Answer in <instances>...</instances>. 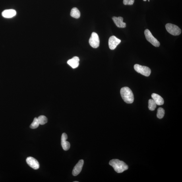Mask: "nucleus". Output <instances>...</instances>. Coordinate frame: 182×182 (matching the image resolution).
<instances>
[{
	"label": "nucleus",
	"mask_w": 182,
	"mask_h": 182,
	"mask_svg": "<svg viewBox=\"0 0 182 182\" xmlns=\"http://www.w3.org/2000/svg\"><path fill=\"white\" fill-rule=\"evenodd\" d=\"M109 164L118 173L123 172L128 169V165L125 163L118 159H113L110 161Z\"/></svg>",
	"instance_id": "obj_1"
},
{
	"label": "nucleus",
	"mask_w": 182,
	"mask_h": 182,
	"mask_svg": "<svg viewBox=\"0 0 182 182\" xmlns=\"http://www.w3.org/2000/svg\"><path fill=\"white\" fill-rule=\"evenodd\" d=\"M38 121L40 125H44L47 123V118L44 115H41L38 118Z\"/></svg>",
	"instance_id": "obj_18"
},
{
	"label": "nucleus",
	"mask_w": 182,
	"mask_h": 182,
	"mask_svg": "<svg viewBox=\"0 0 182 182\" xmlns=\"http://www.w3.org/2000/svg\"><path fill=\"white\" fill-rule=\"evenodd\" d=\"M156 104L153 99H150L148 101V108L150 110L154 111L156 109Z\"/></svg>",
	"instance_id": "obj_16"
},
{
	"label": "nucleus",
	"mask_w": 182,
	"mask_h": 182,
	"mask_svg": "<svg viewBox=\"0 0 182 182\" xmlns=\"http://www.w3.org/2000/svg\"><path fill=\"white\" fill-rule=\"evenodd\" d=\"M165 27L167 32L173 36H179L181 32V29L174 24L168 23L166 24Z\"/></svg>",
	"instance_id": "obj_3"
},
{
	"label": "nucleus",
	"mask_w": 182,
	"mask_h": 182,
	"mask_svg": "<svg viewBox=\"0 0 182 182\" xmlns=\"http://www.w3.org/2000/svg\"><path fill=\"white\" fill-rule=\"evenodd\" d=\"M16 12L13 9H9L4 10L2 12V15L3 17L7 18H11L15 16Z\"/></svg>",
	"instance_id": "obj_13"
},
{
	"label": "nucleus",
	"mask_w": 182,
	"mask_h": 182,
	"mask_svg": "<svg viewBox=\"0 0 182 182\" xmlns=\"http://www.w3.org/2000/svg\"><path fill=\"white\" fill-rule=\"evenodd\" d=\"M144 34L145 35L146 40L151 44L156 47L160 46V43L155 38L154 36H153L149 30L146 29L145 30Z\"/></svg>",
	"instance_id": "obj_5"
},
{
	"label": "nucleus",
	"mask_w": 182,
	"mask_h": 182,
	"mask_svg": "<svg viewBox=\"0 0 182 182\" xmlns=\"http://www.w3.org/2000/svg\"><path fill=\"white\" fill-rule=\"evenodd\" d=\"M70 15L72 17L78 19L80 17V12L77 8H74L71 10Z\"/></svg>",
	"instance_id": "obj_15"
},
{
	"label": "nucleus",
	"mask_w": 182,
	"mask_h": 182,
	"mask_svg": "<svg viewBox=\"0 0 182 182\" xmlns=\"http://www.w3.org/2000/svg\"><path fill=\"white\" fill-rule=\"evenodd\" d=\"M134 68L138 73L146 77L150 76L151 73V71L150 68L146 66L135 64L134 66Z\"/></svg>",
	"instance_id": "obj_4"
},
{
	"label": "nucleus",
	"mask_w": 182,
	"mask_h": 182,
	"mask_svg": "<svg viewBox=\"0 0 182 182\" xmlns=\"http://www.w3.org/2000/svg\"><path fill=\"white\" fill-rule=\"evenodd\" d=\"M134 0H123V3L125 5H132L134 3Z\"/></svg>",
	"instance_id": "obj_20"
},
{
	"label": "nucleus",
	"mask_w": 182,
	"mask_h": 182,
	"mask_svg": "<svg viewBox=\"0 0 182 182\" xmlns=\"http://www.w3.org/2000/svg\"><path fill=\"white\" fill-rule=\"evenodd\" d=\"M74 182H78V181H74Z\"/></svg>",
	"instance_id": "obj_21"
},
{
	"label": "nucleus",
	"mask_w": 182,
	"mask_h": 182,
	"mask_svg": "<svg viewBox=\"0 0 182 182\" xmlns=\"http://www.w3.org/2000/svg\"><path fill=\"white\" fill-rule=\"evenodd\" d=\"M121 94L122 98L125 102L128 104H132L134 101V96L133 92L127 87L121 88Z\"/></svg>",
	"instance_id": "obj_2"
},
{
	"label": "nucleus",
	"mask_w": 182,
	"mask_h": 182,
	"mask_svg": "<svg viewBox=\"0 0 182 182\" xmlns=\"http://www.w3.org/2000/svg\"><path fill=\"white\" fill-rule=\"evenodd\" d=\"M116 25L119 28H123L126 27V24L123 22V18L121 17H113L112 18Z\"/></svg>",
	"instance_id": "obj_11"
},
{
	"label": "nucleus",
	"mask_w": 182,
	"mask_h": 182,
	"mask_svg": "<svg viewBox=\"0 0 182 182\" xmlns=\"http://www.w3.org/2000/svg\"><path fill=\"white\" fill-rule=\"evenodd\" d=\"M144 1H146L147 0H143Z\"/></svg>",
	"instance_id": "obj_22"
},
{
	"label": "nucleus",
	"mask_w": 182,
	"mask_h": 182,
	"mask_svg": "<svg viewBox=\"0 0 182 182\" xmlns=\"http://www.w3.org/2000/svg\"><path fill=\"white\" fill-rule=\"evenodd\" d=\"M68 139L67 134L65 133L62 134L61 138V144L63 150L65 151L69 150L70 147V144L69 142L66 141Z\"/></svg>",
	"instance_id": "obj_10"
},
{
	"label": "nucleus",
	"mask_w": 182,
	"mask_h": 182,
	"mask_svg": "<svg viewBox=\"0 0 182 182\" xmlns=\"http://www.w3.org/2000/svg\"><path fill=\"white\" fill-rule=\"evenodd\" d=\"M40 123H39L38 120L37 118H35L32 123L31 124L30 127L32 129H36L38 128Z\"/></svg>",
	"instance_id": "obj_19"
},
{
	"label": "nucleus",
	"mask_w": 182,
	"mask_h": 182,
	"mask_svg": "<svg viewBox=\"0 0 182 182\" xmlns=\"http://www.w3.org/2000/svg\"><path fill=\"white\" fill-rule=\"evenodd\" d=\"M84 164V161L81 160L74 167L72 171V174L74 176L78 175L81 172Z\"/></svg>",
	"instance_id": "obj_9"
},
{
	"label": "nucleus",
	"mask_w": 182,
	"mask_h": 182,
	"mask_svg": "<svg viewBox=\"0 0 182 182\" xmlns=\"http://www.w3.org/2000/svg\"><path fill=\"white\" fill-rule=\"evenodd\" d=\"M79 58L77 57H75L70 59L67 61V63L73 69H75L77 68L79 65Z\"/></svg>",
	"instance_id": "obj_12"
},
{
	"label": "nucleus",
	"mask_w": 182,
	"mask_h": 182,
	"mask_svg": "<svg viewBox=\"0 0 182 182\" xmlns=\"http://www.w3.org/2000/svg\"><path fill=\"white\" fill-rule=\"evenodd\" d=\"M89 42L91 46L93 48H97L99 46L100 39L98 34L96 33L93 32L92 33Z\"/></svg>",
	"instance_id": "obj_6"
},
{
	"label": "nucleus",
	"mask_w": 182,
	"mask_h": 182,
	"mask_svg": "<svg viewBox=\"0 0 182 182\" xmlns=\"http://www.w3.org/2000/svg\"><path fill=\"white\" fill-rule=\"evenodd\" d=\"M152 97L156 105H162L164 104V99L160 95L153 93L152 95Z\"/></svg>",
	"instance_id": "obj_14"
},
{
	"label": "nucleus",
	"mask_w": 182,
	"mask_h": 182,
	"mask_svg": "<svg viewBox=\"0 0 182 182\" xmlns=\"http://www.w3.org/2000/svg\"><path fill=\"white\" fill-rule=\"evenodd\" d=\"M26 161L29 166L33 169L37 170L39 169L40 165L36 159L32 157H28L26 159Z\"/></svg>",
	"instance_id": "obj_8"
},
{
	"label": "nucleus",
	"mask_w": 182,
	"mask_h": 182,
	"mask_svg": "<svg viewBox=\"0 0 182 182\" xmlns=\"http://www.w3.org/2000/svg\"><path fill=\"white\" fill-rule=\"evenodd\" d=\"M165 112L164 109L162 108H159L157 111V117L159 119H162L164 117Z\"/></svg>",
	"instance_id": "obj_17"
},
{
	"label": "nucleus",
	"mask_w": 182,
	"mask_h": 182,
	"mask_svg": "<svg viewBox=\"0 0 182 182\" xmlns=\"http://www.w3.org/2000/svg\"><path fill=\"white\" fill-rule=\"evenodd\" d=\"M121 42V41L115 36L111 37L109 40V46L110 49L112 50L115 49Z\"/></svg>",
	"instance_id": "obj_7"
}]
</instances>
